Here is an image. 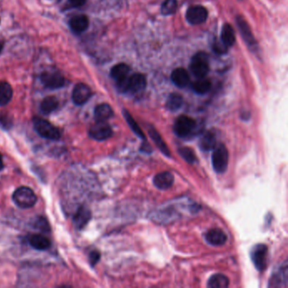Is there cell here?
<instances>
[{"label":"cell","instance_id":"1","mask_svg":"<svg viewBox=\"0 0 288 288\" xmlns=\"http://www.w3.org/2000/svg\"><path fill=\"white\" fill-rule=\"evenodd\" d=\"M33 125L35 130L43 138L52 141H57L60 138V131L58 128L53 126L51 123L47 121L46 119L40 117H35L33 118Z\"/></svg>","mask_w":288,"mask_h":288},{"label":"cell","instance_id":"2","mask_svg":"<svg viewBox=\"0 0 288 288\" xmlns=\"http://www.w3.org/2000/svg\"><path fill=\"white\" fill-rule=\"evenodd\" d=\"M13 200L19 207L27 209L32 207L37 203L38 198L32 189L22 186L18 188L13 193Z\"/></svg>","mask_w":288,"mask_h":288},{"label":"cell","instance_id":"3","mask_svg":"<svg viewBox=\"0 0 288 288\" xmlns=\"http://www.w3.org/2000/svg\"><path fill=\"white\" fill-rule=\"evenodd\" d=\"M197 124L194 119L186 115L179 116L173 125V131L180 138H187L195 131Z\"/></svg>","mask_w":288,"mask_h":288},{"label":"cell","instance_id":"4","mask_svg":"<svg viewBox=\"0 0 288 288\" xmlns=\"http://www.w3.org/2000/svg\"><path fill=\"white\" fill-rule=\"evenodd\" d=\"M190 69L192 74L197 78L205 77L209 72V57L205 52H197L191 59Z\"/></svg>","mask_w":288,"mask_h":288},{"label":"cell","instance_id":"5","mask_svg":"<svg viewBox=\"0 0 288 288\" xmlns=\"http://www.w3.org/2000/svg\"><path fill=\"white\" fill-rule=\"evenodd\" d=\"M214 170L217 173L226 172L228 165V151L223 144H216L211 156Z\"/></svg>","mask_w":288,"mask_h":288},{"label":"cell","instance_id":"6","mask_svg":"<svg viewBox=\"0 0 288 288\" xmlns=\"http://www.w3.org/2000/svg\"><path fill=\"white\" fill-rule=\"evenodd\" d=\"M130 69L127 64L121 63L112 67L110 75L116 82V87L120 93H124L125 86L130 77Z\"/></svg>","mask_w":288,"mask_h":288},{"label":"cell","instance_id":"7","mask_svg":"<svg viewBox=\"0 0 288 288\" xmlns=\"http://www.w3.org/2000/svg\"><path fill=\"white\" fill-rule=\"evenodd\" d=\"M237 25L239 27L240 33L242 35V39L244 40L245 44L248 46L251 52L256 53L259 51V46L255 41V38L251 32L250 27L247 23V21L241 16L239 15L236 18Z\"/></svg>","mask_w":288,"mask_h":288},{"label":"cell","instance_id":"8","mask_svg":"<svg viewBox=\"0 0 288 288\" xmlns=\"http://www.w3.org/2000/svg\"><path fill=\"white\" fill-rule=\"evenodd\" d=\"M40 80L44 86L48 89H59L65 84V80L63 75L55 69L46 70L42 73Z\"/></svg>","mask_w":288,"mask_h":288},{"label":"cell","instance_id":"9","mask_svg":"<svg viewBox=\"0 0 288 288\" xmlns=\"http://www.w3.org/2000/svg\"><path fill=\"white\" fill-rule=\"evenodd\" d=\"M267 254L268 248L265 244L259 243L255 245L251 250V259L254 263L257 270L262 271L266 268L267 265Z\"/></svg>","mask_w":288,"mask_h":288},{"label":"cell","instance_id":"10","mask_svg":"<svg viewBox=\"0 0 288 288\" xmlns=\"http://www.w3.org/2000/svg\"><path fill=\"white\" fill-rule=\"evenodd\" d=\"M146 87V80L142 74H134L128 79L124 93L138 94L144 91Z\"/></svg>","mask_w":288,"mask_h":288},{"label":"cell","instance_id":"11","mask_svg":"<svg viewBox=\"0 0 288 288\" xmlns=\"http://www.w3.org/2000/svg\"><path fill=\"white\" fill-rule=\"evenodd\" d=\"M207 17V9L201 5L191 6L186 12V20L191 25L204 23Z\"/></svg>","mask_w":288,"mask_h":288},{"label":"cell","instance_id":"12","mask_svg":"<svg viewBox=\"0 0 288 288\" xmlns=\"http://www.w3.org/2000/svg\"><path fill=\"white\" fill-rule=\"evenodd\" d=\"M89 135L96 141H105L112 136V130L106 122H96L89 130Z\"/></svg>","mask_w":288,"mask_h":288},{"label":"cell","instance_id":"13","mask_svg":"<svg viewBox=\"0 0 288 288\" xmlns=\"http://www.w3.org/2000/svg\"><path fill=\"white\" fill-rule=\"evenodd\" d=\"M93 95L92 90L87 85L84 83H78L75 85L72 93V99L74 103L78 106H81L86 103Z\"/></svg>","mask_w":288,"mask_h":288},{"label":"cell","instance_id":"14","mask_svg":"<svg viewBox=\"0 0 288 288\" xmlns=\"http://www.w3.org/2000/svg\"><path fill=\"white\" fill-rule=\"evenodd\" d=\"M288 286V263L286 261L276 273L273 274L270 285L271 288H286Z\"/></svg>","mask_w":288,"mask_h":288},{"label":"cell","instance_id":"15","mask_svg":"<svg viewBox=\"0 0 288 288\" xmlns=\"http://www.w3.org/2000/svg\"><path fill=\"white\" fill-rule=\"evenodd\" d=\"M69 24L73 32L80 34L87 31L89 26V19L85 15H75L69 20Z\"/></svg>","mask_w":288,"mask_h":288},{"label":"cell","instance_id":"16","mask_svg":"<svg viewBox=\"0 0 288 288\" xmlns=\"http://www.w3.org/2000/svg\"><path fill=\"white\" fill-rule=\"evenodd\" d=\"M227 235L219 228H213L205 234V240L208 243L213 246H222L227 242Z\"/></svg>","mask_w":288,"mask_h":288},{"label":"cell","instance_id":"17","mask_svg":"<svg viewBox=\"0 0 288 288\" xmlns=\"http://www.w3.org/2000/svg\"><path fill=\"white\" fill-rule=\"evenodd\" d=\"M91 218H92V212L88 208L86 207V206H81V207L79 208L75 216H74V223H75V228L79 230L83 229L88 224Z\"/></svg>","mask_w":288,"mask_h":288},{"label":"cell","instance_id":"18","mask_svg":"<svg viewBox=\"0 0 288 288\" xmlns=\"http://www.w3.org/2000/svg\"><path fill=\"white\" fill-rule=\"evenodd\" d=\"M173 182H174V178L172 175V173H169V172H162V173H157L153 179L154 185L161 191L169 189L173 185Z\"/></svg>","mask_w":288,"mask_h":288},{"label":"cell","instance_id":"19","mask_svg":"<svg viewBox=\"0 0 288 288\" xmlns=\"http://www.w3.org/2000/svg\"><path fill=\"white\" fill-rule=\"evenodd\" d=\"M171 79H172L173 84L176 87H180V88L187 87L190 83V81H191L189 73L184 68H177L176 69H174L172 72Z\"/></svg>","mask_w":288,"mask_h":288},{"label":"cell","instance_id":"20","mask_svg":"<svg viewBox=\"0 0 288 288\" xmlns=\"http://www.w3.org/2000/svg\"><path fill=\"white\" fill-rule=\"evenodd\" d=\"M113 111L110 105L107 103L99 104L96 106L94 111L96 121L106 122L107 119L112 118Z\"/></svg>","mask_w":288,"mask_h":288},{"label":"cell","instance_id":"21","mask_svg":"<svg viewBox=\"0 0 288 288\" xmlns=\"http://www.w3.org/2000/svg\"><path fill=\"white\" fill-rule=\"evenodd\" d=\"M29 243L32 248L38 250H46L51 246L50 240L47 237L39 234L30 237Z\"/></svg>","mask_w":288,"mask_h":288},{"label":"cell","instance_id":"22","mask_svg":"<svg viewBox=\"0 0 288 288\" xmlns=\"http://www.w3.org/2000/svg\"><path fill=\"white\" fill-rule=\"evenodd\" d=\"M216 144H217V142H216V134L212 131L205 132L201 136L199 141V147L205 151L213 150Z\"/></svg>","mask_w":288,"mask_h":288},{"label":"cell","instance_id":"23","mask_svg":"<svg viewBox=\"0 0 288 288\" xmlns=\"http://www.w3.org/2000/svg\"><path fill=\"white\" fill-rule=\"evenodd\" d=\"M148 133H149V136H150V138L152 139L153 142H155L156 146L158 147L159 150H161L165 156L170 157V150H169L168 147H167V144L163 141V139L161 138L160 134L153 127H150L148 130Z\"/></svg>","mask_w":288,"mask_h":288},{"label":"cell","instance_id":"24","mask_svg":"<svg viewBox=\"0 0 288 288\" xmlns=\"http://www.w3.org/2000/svg\"><path fill=\"white\" fill-rule=\"evenodd\" d=\"M221 40L228 48H230L235 44L236 37H235L234 28L230 24L226 23L222 26Z\"/></svg>","mask_w":288,"mask_h":288},{"label":"cell","instance_id":"25","mask_svg":"<svg viewBox=\"0 0 288 288\" xmlns=\"http://www.w3.org/2000/svg\"><path fill=\"white\" fill-rule=\"evenodd\" d=\"M58 99L53 96H47L41 102V111L45 115H48L50 113H52V112H54L55 110L58 108Z\"/></svg>","mask_w":288,"mask_h":288},{"label":"cell","instance_id":"26","mask_svg":"<svg viewBox=\"0 0 288 288\" xmlns=\"http://www.w3.org/2000/svg\"><path fill=\"white\" fill-rule=\"evenodd\" d=\"M13 96V90L6 81H0V107L9 103Z\"/></svg>","mask_w":288,"mask_h":288},{"label":"cell","instance_id":"27","mask_svg":"<svg viewBox=\"0 0 288 288\" xmlns=\"http://www.w3.org/2000/svg\"><path fill=\"white\" fill-rule=\"evenodd\" d=\"M228 286H229V280L222 274L213 275L208 281V288H227Z\"/></svg>","mask_w":288,"mask_h":288},{"label":"cell","instance_id":"28","mask_svg":"<svg viewBox=\"0 0 288 288\" xmlns=\"http://www.w3.org/2000/svg\"><path fill=\"white\" fill-rule=\"evenodd\" d=\"M184 98L179 93H172L167 98L166 107L172 112L179 110L183 106Z\"/></svg>","mask_w":288,"mask_h":288},{"label":"cell","instance_id":"29","mask_svg":"<svg viewBox=\"0 0 288 288\" xmlns=\"http://www.w3.org/2000/svg\"><path fill=\"white\" fill-rule=\"evenodd\" d=\"M192 87L197 94L203 95L210 91L211 88V82L209 79H206L205 77L198 78V80L193 84Z\"/></svg>","mask_w":288,"mask_h":288},{"label":"cell","instance_id":"30","mask_svg":"<svg viewBox=\"0 0 288 288\" xmlns=\"http://www.w3.org/2000/svg\"><path fill=\"white\" fill-rule=\"evenodd\" d=\"M123 114H124V118H125V120L127 122L128 124L130 125L131 130L135 132L136 136H139L140 138H142L143 140H144L145 136L143 134V131L141 130V128L137 124V123H136V120L134 119L132 116L130 115V112H128L127 110L124 109L123 111Z\"/></svg>","mask_w":288,"mask_h":288},{"label":"cell","instance_id":"31","mask_svg":"<svg viewBox=\"0 0 288 288\" xmlns=\"http://www.w3.org/2000/svg\"><path fill=\"white\" fill-rule=\"evenodd\" d=\"M178 9L177 0H165L161 4V14L164 15H171L175 14Z\"/></svg>","mask_w":288,"mask_h":288},{"label":"cell","instance_id":"32","mask_svg":"<svg viewBox=\"0 0 288 288\" xmlns=\"http://www.w3.org/2000/svg\"><path fill=\"white\" fill-rule=\"evenodd\" d=\"M179 155L190 164H193L197 160L195 154L189 147H181L180 149H179Z\"/></svg>","mask_w":288,"mask_h":288},{"label":"cell","instance_id":"33","mask_svg":"<svg viewBox=\"0 0 288 288\" xmlns=\"http://www.w3.org/2000/svg\"><path fill=\"white\" fill-rule=\"evenodd\" d=\"M34 228L38 230L44 232V233H48L50 230L49 228L48 222L46 218H44L43 216L38 217V219L36 220L34 222Z\"/></svg>","mask_w":288,"mask_h":288},{"label":"cell","instance_id":"34","mask_svg":"<svg viewBox=\"0 0 288 288\" xmlns=\"http://www.w3.org/2000/svg\"><path fill=\"white\" fill-rule=\"evenodd\" d=\"M228 47L226 46L223 43H222V40H216L214 42L213 44V50L214 52L218 53V54H223V53H226L228 52Z\"/></svg>","mask_w":288,"mask_h":288},{"label":"cell","instance_id":"35","mask_svg":"<svg viewBox=\"0 0 288 288\" xmlns=\"http://www.w3.org/2000/svg\"><path fill=\"white\" fill-rule=\"evenodd\" d=\"M13 124L12 118H9L8 114H3V113H0V125L2 127L5 128V129H9L11 127Z\"/></svg>","mask_w":288,"mask_h":288},{"label":"cell","instance_id":"36","mask_svg":"<svg viewBox=\"0 0 288 288\" xmlns=\"http://www.w3.org/2000/svg\"><path fill=\"white\" fill-rule=\"evenodd\" d=\"M100 258H101V254L97 250H93V252H91L89 255V262L91 265L94 266L96 265Z\"/></svg>","mask_w":288,"mask_h":288},{"label":"cell","instance_id":"37","mask_svg":"<svg viewBox=\"0 0 288 288\" xmlns=\"http://www.w3.org/2000/svg\"><path fill=\"white\" fill-rule=\"evenodd\" d=\"M69 2L74 8H78L87 3V0H69Z\"/></svg>","mask_w":288,"mask_h":288},{"label":"cell","instance_id":"38","mask_svg":"<svg viewBox=\"0 0 288 288\" xmlns=\"http://www.w3.org/2000/svg\"><path fill=\"white\" fill-rule=\"evenodd\" d=\"M3 158H2V156H1V154H0V171L3 170Z\"/></svg>","mask_w":288,"mask_h":288},{"label":"cell","instance_id":"39","mask_svg":"<svg viewBox=\"0 0 288 288\" xmlns=\"http://www.w3.org/2000/svg\"><path fill=\"white\" fill-rule=\"evenodd\" d=\"M3 44L2 43H0V52H2V50H3Z\"/></svg>","mask_w":288,"mask_h":288}]
</instances>
